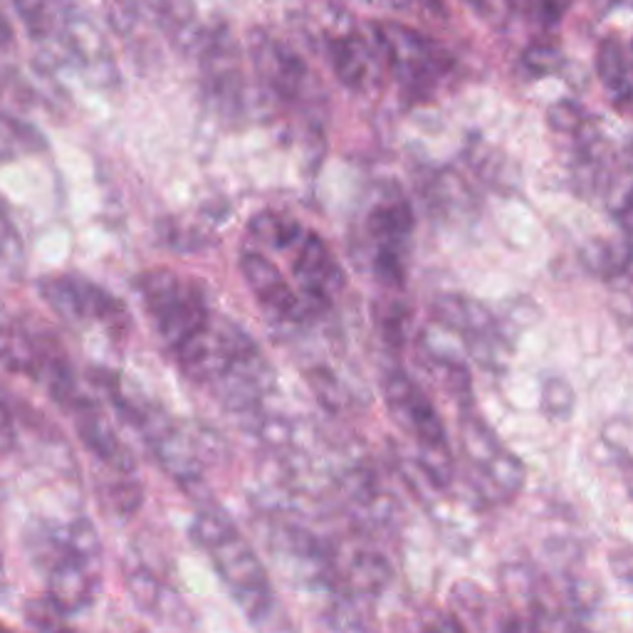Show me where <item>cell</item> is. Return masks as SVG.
Segmentation results:
<instances>
[{"mask_svg":"<svg viewBox=\"0 0 633 633\" xmlns=\"http://www.w3.org/2000/svg\"><path fill=\"white\" fill-rule=\"evenodd\" d=\"M193 537L208 552L213 567L226 582L240 609L253 623L273 617L275 596L263 561L233 524L218 512H201L193 522Z\"/></svg>","mask_w":633,"mask_h":633,"instance_id":"cell-1","label":"cell"},{"mask_svg":"<svg viewBox=\"0 0 633 633\" xmlns=\"http://www.w3.org/2000/svg\"><path fill=\"white\" fill-rule=\"evenodd\" d=\"M383 394H387L389 412L396 418V423L418 441L426 476L435 485H448L453 476V458L448 441H445V428L431 401L401 371L389 374L387 381H383Z\"/></svg>","mask_w":633,"mask_h":633,"instance_id":"cell-2","label":"cell"},{"mask_svg":"<svg viewBox=\"0 0 633 633\" xmlns=\"http://www.w3.org/2000/svg\"><path fill=\"white\" fill-rule=\"evenodd\" d=\"M147 312L159 334L176 352L211 322L208 302L193 280L178 278L174 270H151L139 282Z\"/></svg>","mask_w":633,"mask_h":633,"instance_id":"cell-3","label":"cell"},{"mask_svg":"<svg viewBox=\"0 0 633 633\" xmlns=\"http://www.w3.org/2000/svg\"><path fill=\"white\" fill-rule=\"evenodd\" d=\"M292 251V275L300 284V297L305 302L307 315L322 312L329 300L342 290L344 278L339 265L334 263L329 248L315 233L302 230V236L295 240V245L288 248Z\"/></svg>","mask_w":633,"mask_h":633,"instance_id":"cell-4","label":"cell"},{"mask_svg":"<svg viewBox=\"0 0 633 633\" xmlns=\"http://www.w3.org/2000/svg\"><path fill=\"white\" fill-rule=\"evenodd\" d=\"M60 552L48 565V596L58 609L69 617L94 599L97 582H100V561L79 557L65 545L60 528Z\"/></svg>","mask_w":633,"mask_h":633,"instance_id":"cell-5","label":"cell"},{"mask_svg":"<svg viewBox=\"0 0 633 633\" xmlns=\"http://www.w3.org/2000/svg\"><path fill=\"white\" fill-rule=\"evenodd\" d=\"M240 270L245 275L248 288L253 290V295L261 300L265 309H270L284 319L307 317L305 302L290 288L288 278H284L280 267L270 257H265L263 253H243V257H240Z\"/></svg>","mask_w":633,"mask_h":633,"instance_id":"cell-6","label":"cell"},{"mask_svg":"<svg viewBox=\"0 0 633 633\" xmlns=\"http://www.w3.org/2000/svg\"><path fill=\"white\" fill-rule=\"evenodd\" d=\"M127 586L134 604L149 617L172 623V626H186L191 621V609L181 602V596L168 590L162 579H156L151 572L139 569V572L129 574Z\"/></svg>","mask_w":633,"mask_h":633,"instance_id":"cell-7","label":"cell"},{"mask_svg":"<svg viewBox=\"0 0 633 633\" xmlns=\"http://www.w3.org/2000/svg\"><path fill=\"white\" fill-rule=\"evenodd\" d=\"M73 412L77 416V433L87 448L92 451L102 463H106V466L122 472V476L134 472L131 451L124 448V443L117 439V433L112 431V426L106 423L104 418L87 404V401L85 404H79L77 408H73Z\"/></svg>","mask_w":633,"mask_h":633,"instance_id":"cell-8","label":"cell"},{"mask_svg":"<svg viewBox=\"0 0 633 633\" xmlns=\"http://www.w3.org/2000/svg\"><path fill=\"white\" fill-rule=\"evenodd\" d=\"M253 55H255L257 73L263 75L267 87H270L273 92H278L280 97H284V100H295L307 79L305 65H302L292 52H288L270 40H263L261 45H255Z\"/></svg>","mask_w":633,"mask_h":633,"instance_id":"cell-9","label":"cell"},{"mask_svg":"<svg viewBox=\"0 0 633 633\" xmlns=\"http://www.w3.org/2000/svg\"><path fill=\"white\" fill-rule=\"evenodd\" d=\"M414 230V216L406 201L391 199L379 203L369 216V236L377 240V251L406 255L408 238Z\"/></svg>","mask_w":633,"mask_h":633,"instance_id":"cell-10","label":"cell"},{"mask_svg":"<svg viewBox=\"0 0 633 633\" xmlns=\"http://www.w3.org/2000/svg\"><path fill=\"white\" fill-rule=\"evenodd\" d=\"M371 52L362 38H344L332 45V65L344 85L362 87L369 77Z\"/></svg>","mask_w":633,"mask_h":633,"instance_id":"cell-11","label":"cell"},{"mask_svg":"<svg viewBox=\"0 0 633 633\" xmlns=\"http://www.w3.org/2000/svg\"><path fill=\"white\" fill-rule=\"evenodd\" d=\"M596 75H599L602 83L617 94V102H631L633 100V89L626 83V58H623V50L619 48V42L606 40L602 42L599 52H596Z\"/></svg>","mask_w":633,"mask_h":633,"instance_id":"cell-12","label":"cell"},{"mask_svg":"<svg viewBox=\"0 0 633 633\" xmlns=\"http://www.w3.org/2000/svg\"><path fill=\"white\" fill-rule=\"evenodd\" d=\"M42 147V137L28 124H21L11 117L0 114V164L11 162V159L28 154Z\"/></svg>","mask_w":633,"mask_h":633,"instance_id":"cell-13","label":"cell"},{"mask_svg":"<svg viewBox=\"0 0 633 633\" xmlns=\"http://www.w3.org/2000/svg\"><path fill=\"white\" fill-rule=\"evenodd\" d=\"M524 65H528L532 73L537 75H547L555 73V69L561 65V52L555 48V45L547 42H537L532 48L524 50Z\"/></svg>","mask_w":633,"mask_h":633,"instance_id":"cell-14","label":"cell"},{"mask_svg":"<svg viewBox=\"0 0 633 633\" xmlns=\"http://www.w3.org/2000/svg\"><path fill=\"white\" fill-rule=\"evenodd\" d=\"M604 441L609 443V448L617 453L619 458L633 463V423L629 421H611L604 428Z\"/></svg>","mask_w":633,"mask_h":633,"instance_id":"cell-15","label":"cell"},{"mask_svg":"<svg viewBox=\"0 0 633 633\" xmlns=\"http://www.w3.org/2000/svg\"><path fill=\"white\" fill-rule=\"evenodd\" d=\"M547 117H549L552 129L561 134H574L584 124L582 110H579L574 102H557L555 106H549Z\"/></svg>","mask_w":633,"mask_h":633,"instance_id":"cell-16","label":"cell"},{"mask_svg":"<svg viewBox=\"0 0 633 633\" xmlns=\"http://www.w3.org/2000/svg\"><path fill=\"white\" fill-rule=\"evenodd\" d=\"M25 611H28V621L33 623V626H40V629H58L62 626V617H65L50 596L45 602H30Z\"/></svg>","mask_w":633,"mask_h":633,"instance_id":"cell-17","label":"cell"},{"mask_svg":"<svg viewBox=\"0 0 633 633\" xmlns=\"http://www.w3.org/2000/svg\"><path fill=\"white\" fill-rule=\"evenodd\" d=\"M545 404L549 414L565 418L569 412H572V404H574L572 389H569L565 381H549L545 389Z\"/></svg>","mask_w":633,"mask_h":633,"instance_id":"cell-18","label":"cell"},{"mask_svg":"<svg viewBox=\"0 0 633 633\" xmlns=\"http://www.w3.org/2000/svg\"><path fill=\"white\" fill-rule=\"evenodd\" d=\"M0 257H3L8 265L11 263L23 265V245L15 236L11 220L5 218L3 208H0Z\"/></svg>","mask_w":633,"mask_h":633,"instance_id":"cell-19","label":"cell"},{"mask_svg":"<svg viewBox=\"0 0 633 633\" xmlns=\"http://www.w3.org/2000/svg\"><path fill=\"white\" fill-rule=\"evenodd\" d=\"M611 567L617 569V574L621 579H626L629 584H633V552H619V555H613Z\"/></svg>","mask_w":633,"mask_h":633,"instance_id":"cell-20","label":"cell"},{"mask_svg":"<svg viewBox=\"0 0 633 633\" xmlns=\"http://www.w3.org/2000/svg\"><path fill=\"white\" fill-rule=\"evenodd\" d=\"M542 5H545V11L552 17H559V15L567 13V8L572 5V0H542Z\"/></svg>","mask_w":633,"mask_h":633,"instance_id":"cell-21","label":"cell"},{"mask_svg":"<svg viewBox=\"0 0 633 633\" xmlns=\"http://www.w3.org/2000/svg\"><path fill=\"white\" fill-rule=\"evenodd\" d=\"M11 431V414L5 412V406H0V435Z\"/></svg>","mask_w":633,"mask_h":633,"instance_id":"cell-22","label":"cell"},{"mask_svg":"<svg viewBox=\"0 0 633 633\" xmlns=\"http://www.w3.org/2000/svg\"><path fill=\"white\" fill-rule=\"evenodd\" d=\"M8 38H11V30H8V25L3 23V17H0V45L8 42Z\"/></svg>","mask_w":633,"mask_h":633,"instance_id":"cell-23","label":"cell"},{"mask_svg":"<svg viewBox=\"0 0 633 633\" xmlns=\"http://www.w3.org/2000/svg\"><path fill=\"white\" fill-rule=\"evenodd\" d=\"M0 574H3V555H0Z\"/></svg>","mask_w":633,"mask_h":633,"instance_id":"cell-24","label":"cell"}]
</instances>
